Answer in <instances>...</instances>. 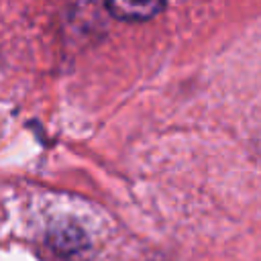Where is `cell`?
Segmentation results:
<instances>
[{"label": "cell", "instance_id": "7a4b0ae2", "mask_svg": "<svg viewBox=\"0 0 261 261\" xmlns=\"http://www.w3.org/2000/svg\"><path fill=\"white\" fill-rule=\"evenodd\" d=\"M47 243L59 255H75L88 247V237L77 224L59 222L47 232Z\"/></svg>", "mask_w": 261, "mask_h": 261}, {"label": "cell", "instance_id": "6da1fadb", "mask_svg": "<svg viewBox=\"0 0 261 261\" xmlns=\"http://www.w3.org/2000/svg\"><path fill=\"white\" fill-rule=\"evenodd\" d=\"M167 0H104L108 12L118 20H149L163 10Z\"/></svg>", "mask_w": 261, "mask_h": 261}]
</instances>
